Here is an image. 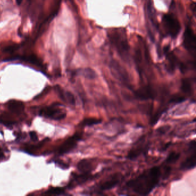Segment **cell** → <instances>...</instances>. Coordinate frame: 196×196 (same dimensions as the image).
<instances>
[{"instance_id": "obj_1", "label": "cell", "mask_w": 196, "mask_h": 196, "mask_svg": "<svg viewBox=\"0 0 196 196\" xmlns=\"http://www.w3.org/2000/svg\"><path fill=\"white\" fill-rule=\"evenodd\" d=\"M161 175L160 167H154L129 181L127 186L139 195H147L157 186Z\"/></svg>"}, {"instance_id": "obj_2", "label": "cell", "mask_w": 196, "mask_h": 196, "mask_svg": "<svg viewBox=\"0 0 196 196\" xmlns=\"http://www.w3.org/2000/svg\"><path fill=\"white\" fill-rule=\"evenodd\" d=\"M108 36L111 43L119 56L124 61L128 62L130 58V53L125 30L121 28H113L108 31Z\"/></svg>"}, {"instance_id": "obj_3", "label": "cell", "mask_w": 196, "mask_h": 196, "mask_svg": "<svg viewBox=\"0 0 196 196\" xmlns=\"http://www.w3.org/2000/svg\"><path fill=\"white\" fill-rule=\"evenodd\" d=\"M134 60L139 74L142 76L145 71L150 68L151 56L146 42L142 37L139 36L135 47Z\"/></svg>"}, {"instance_id": "obj_4", "label": "cell", "mask_w": 196, "mask_h": 196, "mask_svg": "<svg viewBox=\"0 0 196 196\" xmlns=\"http://www.w3.org/2000/svg\"><path fill=\"white\" fill-rule=\"evenodd\" d=\"M162 25L164 33L172 39H176L180 32V23L176 17L171 13L163 15Z\"/></svg>"}, {"instance_id": "obj_5", "label": "cell", "mask_w": 196, "mask_h": 196, "mask_svg": "<svg viewBox=\"0 0 196 196\" xmlns=\"http://www.w3.org/2000/svg\"><path fill=\"white\" fill-rule=\"evenodd\" d=\"M183 45L185 49L191 55L196 53V38L194 32L190 26L186 27L183 34Z\"/></svg>"}, {"instance_id": "obj_6", "label": "cell", "mask_w": 196, "mask_h": 196, "mask_svg": "<svg viewBox=\"0 0 196 196\" xmlns=\"http://www.w3.org/2000/svg\"><path fill=\"white\" fill-rule=\"evenodd\" d=\"M40 114L45 118H50L56 120H62L66 116V112L56 107V105L42 109Z\"/></svg>"}, {"instance_id": "obj_7", "label": "cell", "mask_w": 196, "mask_h": 196, "mask_svg": "<svg viewBox=\"0 0 196 196\" xmlns=\"http://www.w3.org/2000/svg\"><path fill=\"white\" fill-rule=\"evenodd\" d=\"M163 53L166 60V69L169 73H172L174 72L177 66L180 65L181 63L179 62L178 59L176 58V55L170 50L169 46L165 47Z\"/></svg>"}, {"instance_id": "obj_8", "label": "cell", "mask_w": 196, "mask_h": 196, "mask_svg": "<svg viewBox=\"0 0 196 196\" xmlns=\"http://www.w3.org/2000/svg\"><path fill=\"white\" fill-rule=\"evenodd\" d=\"M110 67L112 73L116 78L123 83L129 84V80L127 72L120 64L113 60L110 64Z\"/></svg>"}, {"instance_id": "obj_9", "label": "cell", "mask_w": 196, "mask_h": 196, "mask_svg": "<svg viewBox=\"0 0 196 196\" xmlns=\"http://www.w3.org/2000/svg\"><path fill=\"white\" fill-rule=\"evenodd\" d=\"M82 138V134L79 133H76L71 137H69L59 147L58 152L60 154H64L71 151L76 147L77 143Z\"/></svg>"}, {"instance_id": "obj_10", "label": "cell", "mask_w": 196, "mask_h": 196, "mask_svg": "<svg viewBox=\"0 0 196 196\" xmlns=\"http://www.w3.org/2000/svg\"><path fill=\"white\" fill-rule=\"evenodd\" d=\"M135 96L140 100H147L154 99L156 96V93L154 89L149 85L143 86L135 92Z\"/></svg>"}, {"instance_id": "obj_11", "label": "cell", "mask_w": 196, "mask_h": 196, "mask_svg": "<svg viewBox=\"0 0 196 196\" xmlns=\"http://www.w3.org/2000/svg\"><path fill=\"white\" fill-rule=\"evenodd\" d=\"M120 181V176L119 174H116L113 176L108 178L105 181L103 182L99 188L102 191H106L108 190H111L114 188L115 186H117L118 183Z\"/></svg>"}, {"instance_id": "obj_12", "label": "cell", "mask_w": 196, "mask_h": 196, "mask_svg": "<svg viewBox=\"0 0 196 196\" xmlns=\"http://www.w3.org/2000/svg\"><path fill=\"white\" fill-rule=\"evenodd\" d=\"M93 167V163L89 159H82L77 164L78 170L82 173H90Z\"/></svg>"}, {"instance_id": "obj_13", "label": "cell", "mask_w": 196, "mask_h": 196, "mask_svg": "<svg viewBox=\"0 0 196 196\" xmlns=\"http://www.w3.org/2000/svg\"><path fill=\"white\" fill-rule=\"evenodd\" d=\"M196 153L194 152L182 163L181 169L182 170H189L194 168L196 166Z\"/></svg>"}, {"instance_id": "obj_14", "label": "cell", "mask_w": 196, "mask_h": 196, "mask_svg": "<svg viewBox=\"0 0 196 196\" xmlns=\"http://www.w3.org/2000/svg\"><path fill=\"white\" fill-rule=\"evenodd\" d=\"M8 107L10 111L13 113H22L24 110V103L19 101L11 100L9 102Z\"/></svg>"}, {"instance_id": "obj_15", "label": "cell", "mask_w": 196, "mask_h": 196, "mask_svg": "<svg viewBox=\"0 0 196 196\" xmlns=\"http://www.w3.org/2000/svg\"><path fill=\"white\" fill-rule=\"evenodd\" d=\"M181 90L186 94H191L193 90L191 80L189 78L183 79L182 80Z\"/></svg>"}, {"instance_id": "obj_16", "label": "cell", "mask_w": 196, "mask_h": 196, "mask_svg": "<svg viewBox=\"0 0 196 196\" xmlns=\"http://www.w3.org/2000/svg\"><path fill=\"white\" fill-rule=\"evenodd\" d=\"M144 148L143 147L142 145H140L139 147H135L131 150L128 154L127 158L129 159H135L139 157L144 150Z\"/></svg>"}, {"instance_id": "obj_17", "label": "cell", "mask_w": 196, "mask_h": 196, "mask_svg": "<svg viewBox=\"0 0 196 196\" xmlns=\"http://www.w3.org/2000/svg\"><path fill=\"white\" fill-rule=\"evenodd\" d=\"M102 120L97 118H86L81 123V125L83 127H90L94 125H97L101 123Z\"/></svg>"}, {"instance_id": "obj_18", "label": "cell", "mask_w": 196, "mask_h": 196, "mask_svg": "<svg viewBox=\"0 0 196 196\" xmlns=\"http://www.w3.org/2000/svg\"><path fill=\"white\" fill-rule=\"evenodd\" d=\"M81 73L85 77L90 79L95 78L96 77V72L93 69L90 68H86L83 70H81Z\"/></svg>"}, {"instance_id": "obj_19", "label": "cell", "mask_w": 196, "mask_h": 196, "mask_svg": "<svg viewBox=\"0 0 196 196\" xmlns=\"http://www.w3.org/2000/svg\"><path fill=\"white\" fill-rule=\"evenodd\" d=\"M88 174L89 173H83V174L82 175L76 176L74 177L75 181L79 184L87 181L89 179H90V178H91L90 176H89Z\"/></svg>"}, {"instance_id": "obj_20", "label": "cell", "mask_w": 196, "mask_h": 196, "mask_svg": "<svg viewBox=\"0 0 196 196\" xmlns=\"http://www.w3.org/2000/svg\"><path fill=\"white\" fill-rule=\"evenodd\" d=\"M180 154L176 152H172L167 158L166 162L168 163H174L176 162L180 158Z\"/></svg>"}, {"instance_id": "obj_21", "label": "cell", "mask_w": 196, "mask_h": 196, "mask_svg": "<svg viewBox=\"0 0 196 196\" xmlns=\"http://www.w3.org/2000/svg\"><path fill=\"white\" fill-rule=\"evenodd\" d=\"M24 60L30 62L31 64H36L38 66L41 65V64H42L41 62L38 59V58L34 55H28V56L24 58Z\"/></svg>"}, {"instance_id": "obj_22", "label": "cell", "mask_w": 196, "mask_h": 196, "mask_svg": "<svg viewBox=\"0 0 196 196\" xmlns=\"http://www.w3.org/2000/svg\"><path fill=\"white\" fill-rule=\"evenodd\" d=\"M64 192V189L61 187H54V188H51L49 191L45 192L46 194H54V195H59L62 194Z\"/></svg>"}, {"instance_id": "obj_23", "label": "cell", "mask_w": 196, "mask_h": 196, "mask_svg": "<svg viewBox=\"0 0 196 196\" xmlns=\"http://www.w3.org/2000/svg\"><path fill=\"white\" fill-rule=\"evenodd\" d=\"M65 98H66V102L69 103L70 105H75V99L72 93L70 92H65Z\"/></svg>"}, {"instance_id": "obj_24", "label": "cell", "mask_w": 196, "mask_h": 196, "mask_svg": "<svg viewBox=\"0 0 196 196\" xmlns=\"http://www.w3.org/2000/svg\"><path fill=\"white\" fill-rule=\"evenodd\" d=\"M185 100V97H182L180 96L176 95V96H172V98H170V100L169 103H178L183 102Z\"/></svg>"}, {"instance_id": "obj_25", "label": "cell", "mask_w": 196, "mask_h": 196, "mask_svg": "<svg viewBox=\"0 0 196 196\" xmlns=\"http://www.w3.org/2000/svg\"><path fill=\"white\" fill-rule=\"evenodd\" d=\"M55 89H56V92L58 93V94L59 97L61 98L64 101H65V102H66L65 92H64V90H63L61 88H60L59 86H58V85L56 86Z\"/></svg>"}, {"instance_id": "obj_26", "label": "cell", "mask_w": 196, "mask_h": 196, "mask_svg": "<svg viewBox=\"0 0 196 196\" xmlns=\"http://www.w3.org/2000/svg\"><path fill=\"white\" fill-rule=\"evenodd\" d=\"M18 46L16 45H10L8 47H6L4 49V51L6 53H10V52H13V51H15L16 49H17Z\"/></svg>"}, {"instance_id": "obj_27", "label": "cell", "mask_w": 196, "mask_h": 196, "mask_svg": "<svg viewBox=\"0 0 196 196\" xmlns=\"http://www.w3.org/2000/svg\"><path fill=\"white\" fill-rule=\"evenodd\" d=\"M170 126L169 125H166V126H163V127H161V128H159L158 129V132L161 133H165L167 131L170 129Z\"/></svg>"}, {"instance_id": "obj_28", "label": "cell", "mask_w": 196, "mask_h": 196, "mask_svg": "<svg viewBox=\"0 0 196 196\" xmlns=\"http://www.w3.org/2000/svg\"><path fill=\"white\" fill-rule=\"evenodd\" d=\"M30 137L34 142H36L38 140V137L36 133L34 131H31L30 132Z\"/></svg>"}, {"instance_id": "obj_29", "label": "cell", "mask_w": 196, "mask_h": 196, "mask_svg": "<svg viewBox=\"0 0 196 196\" xmlns=\"http://www.w3.org/2000/svg\"><path fill=\"white\" fill-rule=\"evenodd\" d=\"M58 164H59L60 166L62 167V168H67V167H68V166L66 165V164L64 163L63 162H58Z\"/></svg>"}, {"instance_id": "obj_30", "label": "cell", "mask_w": 196, "mask_h": 196, "mask_svg": "<svg viewBox=\"0 0 196 196\" xmlns=\"http://www.w3.org/2000/svg\"><path fill=\"white\" fill-rule=\"evenodd\" d=\"M16 3H17V4L18 5H20L21 3H22V2H23V0H16Z\"/></svg>"}, {"instance_id": "obj_31", "label": "cell", "mask_w": 196, "mask_h": 196, "mask_svg": "<svg viewBox=\"0 0 196 196\" xmlns=\"http://www.w3.org/2000/svg\"><path fill=\"white\" fill-rule=\"evenodd\" d=\"M3 156H4V155H3V153H2V151H1V149L0 148V158H1L3 157Z\"/></svg>"}]
</instances>
